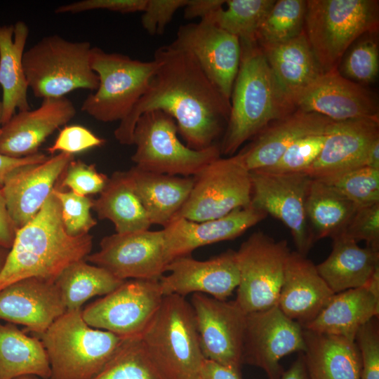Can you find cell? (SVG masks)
<instances>
[{"label": "cell", "instance_id": "obj_1", "mask_svg": "<svg viewBox=\"0 0 379 379\" xmlns=\"http://www.w3.org/2000/svg\"><path fill=\"white\" fill-rule=\"evenodd\" d=\"M157 70L148 88L114 131L115 139L133 145L138 119L146 112L160 110L172 117L178 133L190 149L216 145L227 126L230 102L227 100L187 51L173 42L154 54Z\"/></svg>", "mask_w": 379, "mask_h": 379}, {"label": "cell", "instance_id": "obj_2", "mask_svg": "<svg viewBox=\"0 0 379 379\" xmlns=\"http://www.w3.org/2000/svg\"><path fill=\"white\" fill-rule=\"evenodd\" d=\"M93 237H71L65 230L60 204L51 192L39 213L17 230L0 274V290L17 281L36 277L55 281L71 264L86 260Z\"/></svg>", "mask_w": 379, "mask_h": 379}, {"label": "cell", "instance_id": "obj_3", "mask_svg": "<svg viewBox=\"0 0 379 379\" xmlns=\"http://www.w3.org/2000/svg\"><path fill=\"white\" fill-rule=\"evenodd\" d=\"M241 58L220 153L232 156L272 122L295 110L278 84L257 42L240 41Z\"/></svg>", "mask_w": 379, "mask_h": 379}, {"label": "cell", "instance_id": "obj_4", "mask_svg": "<svg viewBox=\"0 0 379 379\" xmlns=\"http://www.w3.org/2000/svg\"><path fill=\"white\" fill-rule=\"evenodd\" d=\"M151 359L166 379H198L205 359L194 312L185 297L164 295L140 336Z\"/></svg>", "mask_w": 379, "mask_h": 379}, {"label": "cell", "instance_id": "obj_5", "mask_svg": "<svg viewBox=\"0 0 379 379\" xmlns=\"http://www.w3.org/2000/svg\"><path fill=\"white\" fill-rule=\"evenodd\" d=\"M81 310H67L37 335L48 355L51 379L93 378L126 339L88 326Z\"/></svg>", "mask_w": 379, "mask_h": 379}, {"label": "cell", "instance_id": "obj_6", "mask_svg": "<svg viewBox=\"0 0 379 379\" xmlns=\"http://www.w3.org/2000/svg\"><path fill=\"white\" fill-rule=\"evenodd\" d=\"M378 22V1H306L304 31L324 72L337 69L352 44L376 32Z\"/></svg>", "mask_w": 379, "mask_h": 379}, {"label": "cell", "instance_id": "obj_7", "mask_svg": "<svg viewBox=\"0 0 379 379\" xmlns=\"http://www.w3.org/2000/svg\"><path fill=\"white\" fill-rule=\"evenodd\" d=\"M88 41H72L57 34L43 37L23 55L28 87L37 98H55L77 89L95 91L98 77L91 66Z\"/></svg>", "mask_w": 379, "mask_h": 379}, {"label": "cell", "instance_id": "obj_8", "mask_svg": "<svg viewBox=\"0 0 379 379\" xmlns=\"http://www.w3.org/2000/svg\"><path fill=\"white\" fill-rule=\"evenodd\" d=\"M91 66L99 84L95 92L84 100L81 110L107 123L121 121L128 115L148 88L157 62L92 47Z\"/></svg>", "mask_w": 379, "mask_h": 379}, {"label": "cell", "instance_id": "obj_9", "mask_svg": "<svg viewBox=\"0 0 379 379\" xmlns=\"http://www.w3.org/2000/svg\"><path fill=\"white\" fill-rule=\"evenodd\" d=\"M178 133L175 121L166 112L153 110L141 114L133 134L136 148L131 160L135 166L152 173L193 177L220 157L218 144L192 149L180 140Z\"/></svg>", "mask_w": 379, "mask_h": 379}, {"label": "cell", "instance_id": "obj_10", "mask_svg": "<svg viewBox=\"0 0 379 379\" xmlns=\"http://www.w3.org/2000/svg\"><path fill=\"white\" fill-rule=\"evenodd\" d=\"M290 252L287 241H276L261 232L252 234L236 251L239 283L234 302L245 314L277 305Z\"/></svg>", "mask_w": 379, "mask_h": 379}, {"label": "cell", "instance_id": "obj_11", "mask_svg": "<svg viewBox=\"0 0 379 379\" xmlns=\"http://www.w3.org/2000/svg\"><path fill=\"white\" fill-rule=\"evenodd\" d=\"M193 178L189 197L175 217L201 222L251 205V173L239 153L217 158Z\"/></svg>", "mask_w": 379, "mask_h": 379}, {"label": "cell", "instance_id": "obj_12", "mask_svg": "<svg viewBox=\"0 0 379 379\" xmlns=\"http://www.w3.org/2000/svg\"><path fill=\"white\" fill-rule=\"evenodd\" d=\"M164 295L159 280L128 279L81 310L85 322L124 338L140 337Z\"/></svg>", "mask_w": 379, "mask_h": 379}, {"label": "cell", "instance_id": "obj_13", "mask_svg": "<svg viewBox=\"0 0 379 379\" xmlns=\"http://www.w3.org/2000/svg\"><path fill=\"white\" fill-rule=\"evenodd\" d=\"M251 205L283 222L297 252L306 255L314 242L306 216V199L312 181L305 173L252 171Z\"/></svg>", "mask_w": 379, "mask_h": 379}, {"label": "cell", "instance_id": "obj_14", "mask_svg": "<svg viewBox=\"0 0 379 379\" xmlns=\"http://www.w3.org/2000/svg\"><path fill=\"white\" fill-rule=\"evenodd\" d=\"M86 261L122 281L159 280L168 264L163 230L106 236L100 243L99 251L90 253Z\"/></svg>", "mask_w": 379, "mask_h": 379}, {"label": "cell", "instance_id": "obj_15", "mask_svg": "<svg viewBox=\"0 0 379 379\" xmlns=\"http://www.w3.org/2000/svg\"><path fill=\"white\" fill-rule=\"evenodd\" d=\"M302 327L279 307L246 314L242 364L262 369L268 379H281L279 361L293 352H304Z\"/></svg>", "mask_w": 379, "mask_h": 379}, {"label": "cell", "instance_id": "obj_16", "mask_svg": "<svg viewBox=\"0 0 379 379\" xmlns=\"http://www.w3.org/2000/svg\"><path fill=\"white\" fill-rule=\"evenodd\" d=\"M192 305L205 359L241 370L246 315L234 301L193 293Z\"/></svg>", "mask_w": 379, "mask_h": 379}, {"label": "cell", "instance_id": "obj_17", "mask_svg": "<svg viewBox=\"0 0 379 379\" xmlns=\"http://www.w3.org/2000/svg\"><path fill=\"white\" fill-rule=\"evenodd\" d=\"M173 43L192 55L213 85L230 102L240 63L239 39L204 19L181 25Z\"/></svg>", "mask_w": 379, "mask_h": 379}, {"label": "cell", "instance_id": "obj_18", "mask_svg": "<svg viewBox=\"0 0 379 379\" xmlns=\"http://www.w3.org/2000/svg\"><path fill=\"white\" fill-rule=\"evenodd\" d=\"M159 284L163 295L204 293L225 300L237 288L239 271L236 251L229 249L206 260L185 255L172 260Z\"/></svg>", "mask_w": 379, "mask_h": 379}, {"label": "cell", "instance_id": "obj_19", "mask_svg": "<svg viewBox=\"0 0 379 379\" xmlns=\"http://www.w3.org/2000/svg\"><path fill=\"white\" fill-rule=\"evenodd\" d=\"M378 139L377 119L333 121L327 129L320 154L303 173L312 180L325 182L364 166L368 151Z\"/></svg>", "mask_w": 379, "mask_h": 379}, {"label": "cell", "instance_id": "obj_20", "mask_svg": "<svg viewBox=\"0 0 379 379\" xmlns=\"http://www.w3.org/2000/svg\"><path fill=\"white\" fill-rule=\"evenodd\" d=\"M293 106L334 121L378 119L375 96L362 85L343 77L338 68L324 72L312 82L295 98Z\"/></svg>", "mask_w": 379, "mask_h": 379}, {"label": "cell", "instance_id": "obj_21", "mask_svg": "<svg viewBox=\"0 0 379 379\" xmlns=\"http://www.w3.org/2000/svg\"><path fill=\"white\" fill-rule=\"evenodd\" d=\"M74 155L59 153L44 162L13 170L1 188L9 215L18 230L41 210Z\"/></svg>", "mask_w": 379, "mask_h": 379}, {"label": "cell", "instance_id": "obj_22", "mask_svg": "<svg viewBox=\"0 0 379 379\" xmlns=\"http://www.w3.org/2000/svg\"><path fill=\"white\" fill-rule=\"evenodd\" d=\"M267 215L249 205L223 217L201 222L175 217L162 230L168 263L176 258L189 255L197 248L234 239Z\"/></svg>", "mask_w": 379, "mask_h": 379}, {"label": "cell", "instance_id": "obj_23", "mask_svg": "<svg viewBox=\"0 0 379 379\" xmlns=\"http://www.w3.org/2000/svg\"><path fill=\"white\" fill-rule=\"evenodd\" d=\"M77 114L65 96L45 98L35 109L19 111L0 129V154L22 158L34 154L45 140Z\"/></svg>", "mask_w": 379, "mask_h": 379}, {"label": "cell", "instance_id": "obj_24", "mask_svg": "<svg viewBox=\"0 0 379 379\" xmlns=\"http://www.w3.org/2000/svg\"><path fill=\"white\" fill-rule=\"evenodd\" d=\"M67 311L55 281L29 277L0 290V319L44 333Z\"/></svg>", "mask_w": 379, "mask_h": 379}, {"label": "cell", "instance_id": "obj_25", "mask_svg": "<svg viewBox=\"0 0 379 379\" xmlns=\"http://www.w3.org/2000/svg\"><path fill=\"white\" fill-rule=\"evenodd\" d=\"M334 294L306 255L290 252L277 303L286 317L304 327L316 318Z\"/></svg>", "mask_w": 379, "mask_h": 379}, {"label": "cell", "instance_id": "obj_26", "mask_svg": "<svg viewBox=\"0 0 379 379\" xmlns=\"http://www.w3.org/2000/svg\"><path fill=\"white\" fill-rule=\"evenodd\" d=\"M333 121L316 113L295 109L270 124L239 153L249 171L270 168L295 141L326 131Z\"/></svg>", "mask_w": 379, "mask_h": 379}, {"label": "cell", "instance_id": "obj_27", "mask_svg": "<svg viewBox=\"0 0 379 379\" xmlns=\"http://www.w3.org/2000/svg\"><path fill=\"white\" fill-rule=\"evenodd\" d=\"M379 315V269L364 286L335 293L305 328L355 341L361 326Z\"/></svg>", "mask_w": 379, "mask_h": 379}, {"label": "cell", "instance_id": "obj_28", "mask_svg": "<svg viewBox=\"0 0 379 379\" xmlns=\"http://www.w3.org/2000/svg\"><path fill=\"white\" fill-rule=\"evenodd\" d=\"M302 333L310 379H361V355L355 341L305 328Z\"/></svg>", "mask_w": 379, "mask_h": 379}, {"label": "cell", "instance_id": "obj_29", "mask_svg": "<svg viewBox=\"0 0 379 379\" xmlns=\"http://www.w3.org/2000/svg\"><path fill=\"white\" fill-rule=\"evenodd\" d=\"M29 27L22 20L14 25L0 24V85L2 88L1 126L15 114L16 109H30L29 88L23 67V55Z\"/></svg>", "mask_w": 379, "mask_h": 379}, {"label": "cell", "instance_id": "obj_30", "mask_svg": "<svg viewBox=\"0 0 379 379\" xmlns=\"http://www.w3.org/2000/svg\"><path fill=\"white\" fill-rule=\"evenodd\" d=\"M127 173L152 225L166 227L183 206L193 177L145 171L133 166Z\"/></svg>", "mask_w": 379, "mask_h": 379}, {"label": "cell", "instance_id": "obj_31", "mask_svg": "<svg viewBox=\"0 0 379 379\" xmlns=\"http://www.w3.org/2000/svg\"><path fill=\"white\" fill-rule=\"evenodd\" d=\"M261 48L278 84L293 106L295 98L324 73L305 31L286 42Z\"/></svg>", "mask_w": 379, "mask_h": 379}, {"label": "cell", "instance_id": "obj_32", "mask_svg": "<svg viewBox=\"0 0 379 379\" xmlns=\"http://www.w3.org/2000/svg\"><path fill=\"white\" fill-rule=\"evenodd\" d=\"M332 239L330 255L316 265L320 276L334 293L366 285L379 269V250L361 248L340 234Z\"/></svg>", "mask_w": 379, "mask_h": 379}, {"label": "cell", "instance_id": "obj_33", "mask_svg": "<svg viewBox=\"0 0 379 379\" xmlns=\"http://www.w3.org/2000/svg\"><path fill=\"white\" fill-rule=\"evenodd\" d=\"M93 209L100 220H110L116 233L149 230L152 224L127 171H115L93 200Z\"/></svg>", "mask_w": 379, "mask_h": 379}, {"label": "cell", "instance_id": "obj_34", "mask_svg": "<svg viewBox=\"0 0 379 379\" xmlns=\"http://www.w3.org/2000/svg\"><path fill=\"white\" fill-rule=\"evenodd\" d=\"M51 379L46 349L38 337L27 335L15 324L0 323V379L22 375Z\"/></svg>", "mask_w": 379, "mask_h": 379}, {"label": "cell", "instance_id": "obj_35", "mask_svg": "<svg viewBox=\"0 0 379 379\" xmlns=\"http://www.w3.org/2000/svg\"><path fill=\"white\" fill-rule=\"evenodd\" d=\"M357 208L327 184L312 179L305 210L314 241L341 234Z\"/></svg>", "mask_w": 379, "mask_h": 379}, {"label": "cell", "instance_id": "obj_36", "mask_svg": "<svg viewBox=\"0 0 379 379\" xmlns=\"http://www.w3.org/2000/svg\"><path fill=\"white\" fill-rule=\"evenodd\" d=\"M124 281L105 269L82 260L66 267L55 284L66 310L70 311L81 310L86 300L109 293Z\"/></svg>", "mask_w": 379, "mask_h": 379}, {"label": "cell", "instance_id": "obj_37", "mask_svg": "<svg viewBox=\"0 0 379 379\" xmlns=\"http://www.w3.org/2000/svg\"><path fill=\"white\" fill-rule=\"evenodd\" d=\"M274 0H227L206 20L237 36L239 41L256 42L258 28ZM204 20V19H203Z\"/></svg>", "mask_w": 379, "mask_h": 379}, {"label": "cell", "instance_id": "obj_38", "mask_svg": "<svg viewBox=\"0 0 379 379\" xmlns=\"http://www.w3.org/2000/svg\"><path fill=\"white\" fill-rule=\"evenodd\" d=\"M306 1H275L263 18L256 34L261 47L286 42L304 31Z\"/></svg>", "mask_w": 379, "mask_h": 379}, {"label": "cell", "instance_id": "obj_39", "mask_svg": "<svg viewBox=\"0 0 379 379\" xmlns=\"http://www.w3.org/2000/svg\"><path fill=\"white\" fill-rule=\"evenodd\" d=\"M91 379H166L140 337L126 338L104 368Z\"/></svg>", "mask_w": 379, "mask_h": 379}, {"label": "cell", "instance_id": "obj_40", "mask_svg": "<svg viewBox=\"0 0 379 379\" xmlns=\"http://www.w3.org/2000/svg\"><path fill=\"white\" fill-rule=\"evenodd\" d=\"M376 32L364 34L347 49L340 62V74L359 84L375 81L379 70Z\"/></svg>", "mask_w": 379, "mask_h": 379}, {"label": "cell", "instance_id": "obj_41", "mask_svg": "<svg viewBox=\"0 0 379 379\" xmlns=\"http://www.w3.org/2000/svg\"><path fill=\"white\" fill-rule=\"evenodd\" d=\"M324 183L358 208L379 202V170L362 166Z\"/></svg>", "mask_w": 379, "mask_h": 379}, {"label": "cell", "instance_id": "obj_42", "mask_svg": "<svg viewBox=\"0 0 379 379\" xmlns=\"http://www.w3.org/2000/svg\"><path fill=\"white\" fill-rule=\"evenodd\" d=\"M52 193L60 202L61 218L67 234L71 237L89 234V231L97 225L96 220L91 213L93 200L71 191L59 190L56 187Z\"/></svg>", "mask_w": 379, "mask_h": 379}, {"label": "cell", "instance_id": "obj_43", "mask_svg": "<svg viewBox=\"0 0 379 379\" xmlns=\"http://www.w3.org/2000/svg\"><path fill=\"white\" fill-rule=\"evenodd\" d=\"M326 131L300 138L285 151L275 164L260 171L269 173H303L320 154L326 140Z\"/></svg>", "mask_w": 379, "mask_h": 379}, {"label": "cell", "instance_id": "obj_44", "mask_svg": "<svg viewBox=\"0 0 379 379\" xmlns=\"http://www.w3.org/2000/svg\"><path fill=\"white\" fill-rule=\"evenodd\" d=\"M60 178V185H55L58 189L68 188L74 194L86 197L100 194L109 179L105 174L99 172L94 164H88L79 159L71 161Z\"/></svg>", "mask_w": 379, "mask_h": 379}, {"label": "cell", "instance_id": "obj_45", "mask_svg": "<svg viewBox=\"0 0 379 379\" xmlns=\"http://www.w3.org/2000/svg\"><path fill=\"white\" fill-rule=\"evenodd\" d=\"M340 234L379 250V202L358 208Z\"/></svg>", "mask_w": 379, "mask_h": 379}, {"label": "cell", "instance_id": "obj_46", "mask_svg": "<svg viewBox=\"0 0 379 379\" xmlns=\"http://www.w3.org/2000/svg\"><path fill=\"white\" fill-rule=\"evenodd\" d=\"M355 343L361 355V379H379L378 318L371 319L359 328Z\"/></svg>", "mask_w": 379, "mask_h": 379}, {"label": "cell", "instance_id": "obj_47", "mask_svg": "<svg viewBox=\"0 0 379 379\" xmlns=\"http://www.w3.org/2000/svg\"><path fill=\"white\" fill-rule=\"evenodd\" d=\"M105 140L87 128L80 125L65 126L60 130L53 144L47 151L51 154L56 152L74 154L82 152L89 149L100 147Z\"/></svg>", "mask_w": 379, "mask_h": 379}, {"label": "cell", "instance_id": "obj_48", "mask_svg": "<svg viewBox=\"0 0 379 379\" xmlns=\"http://www.w3.org/2000/svg\"><path fill=\"white\" fill-rule=\"evenodd\" d=\"M187 0H147L141 17L142 27L149 34H161L175 12L184 8Z\"/></svg>", "mask_w": 379, "mask_h": 379}, {"label": "cell", "instance_id": "obj_49", "mask_svg": "<svg viewBox=\"0 0 379 379\" xmlns=\"http://www.w3.org/2000/svg\"><path fill=\"white\" fill-rule=\"evenodd\" d=\"M147 0H82L57 7L54 12L61 13H78L93 10H107L130 13L143 12Z\"/></svg>", "mask_w": 379, "mask_h": 379}, {"label": "cell", "instance_id": "obj_50", "mask_svg": "<svg viewBox=\"0 0 379 379\" xmlns=\"http://www.w3.org/2000/svg\"><path fill=\"white\" fill-rule=\"evenodd\" d=\"M48 157L39 152L22 158H12L0 154V188H2L6 178L15 168L28 164L44 162Z\"/></svg>", "mask_w": 379, "mask_h": 379}, {"label": "cell", "instance_id": "obj_51", "mask_svg": "<svg viewBox=\"0 0 379 379\" xmlns=\"http://www.w3.org/2000/svg\"><path fill=\"white\" fill-rule=\"evenodd\" d=\"M198 379H242L241 370L205 359Z\"/></svg>", "mask_w": 379, "mask_h": 379}, {"label": "cell", "instance_id": "obj_52", "mask_svg": "<svg viewBox=\"0 0 379 379\" xmlns=\"http://www.w3.org/2000/svg\"><path fill=\"white\" fill-rule=\"evenodd\" d=\"M225 2L223 0H187L184 7V16L189 20L195 18L203 20L222 7Z\"/></svg>", "mask_w": 379, "mask_h": 379}, {"label": "cell", "instance_id": "obj_53", "mask_svg": "<svg viewBox=\"0 0 379 379\" xmlns=\"http://www.w3.org/2000/svg\"><path fill=\"white\" fill-rule=\"evenodd\" d=\"M16 231L9 215L2 190L0 188V246L10 249L13 244Z\"/></svg>", "mask_w": 379, "mask_h": 379}, {"label": "cell", "instance_id": "obj_54", "mask_svg": "<svg viewBox=\"0 0 379 379\" xmlns=\"http://www.w3.org/2000/svg\"><path fill=\"white\" fill-rule=\"evenodd\" d=\"M281 379H310L306 369L303 352H300L290 368L284 371Z\"/></svg>", "mask_w": 379, "mask_h": 379}, {"label": "cell", "instance_id": "obj_55", "mask_svg": "<svg viewBox=\"0 0 379 379\" xmlns=\"http://www.w3.org/2000/svg\"><path fill=\"white\" fill-rule=\"evenodd\" d=\"M364 166L379 170V139L376 140L370 147Z\"/></svg>", "mask_w": 379, "mask_h": 379}, {"label": "cell", "instance_id": "obj_56", "mask_svg": "<svg viewBox=\"0 0 379 379\" xmlns=\"http://www.w3.org/2000/svg\"><path fill=\"white\" fill-rule=\"evenodd\" d=\"M9 250L0 246V274L5 265Z\"/></svg>", "mask_w": 379, "mask_h": 379}, {"label": "cell", "instance_id": "obj_57", "mask_svg": "<svg viewBox=\"0 0 379 379\" xmlns=\"http://www.w3.org/2000/svg\"><path fill=\"white\" fill-rule=\"evenodd\" d=\"M14 379H38V378H37L36 376L27 375L19 376V377L15 378Z\"/></svg>", "mask_w": 379, "mask_h": 379}, {"label": "cell", "instance_id": "obj_58", "mask_svg": "<svg viewBox=\"0 0 379 379\" xmlns=\"http://www.w3.org/2000/svg\"><path fill=\"white\" fill-rule=\"evenodd\" d=\"M1 114H2V104H1V101L0 100V129L1 128Z\"/></svg>", "mask_w": 379, "mask_h": 379}]
</instances>
